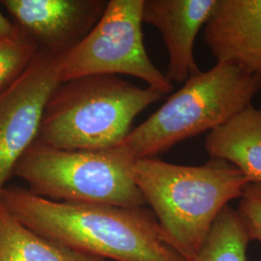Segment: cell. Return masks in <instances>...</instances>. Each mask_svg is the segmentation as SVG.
<instances>
[{"instance_id": "1", "label": "cell", "mask_w": 261, "mask_h": 261, "mask_svg": "<svg viewBox=\"0 0 261 261\" xmlns=\"http://www.w3.org/2000/svg\"><path fill=\"white\" fill-rule=\"evenodd\" d=\"M0 203L31 230L79 251L114 261H187L145 206L60 202L5 187Z\"/></svg>"}, {"instance_id": "2", "label": "cell", "mask_w": 261, "mask_h": 261, "mask_svg": "<svg viewBox=\"0 0 261 261\" xmlns=\"http://www.w3.org/2000/svg\"><path fill=\"white\" fill-rule=\"evenodd\" d=\"M133 172L168 242L187 261H195L218 215L251 183L233 165L219 159L202 166L140 159Z\"/></svg>"}, {"instance_id": "3", "label": "cell", "mask_w": 261, "mask_h": 261, "mask_svg": "<svg viewBox=\"0 0 261 261\" xmlns=\"http://www.w3.org/2000/svg\"><path fill=\"white\" fill-rule=\"evenodd\" d=\"M164 96L117 75L69 81L47 100L36 140L56 149L114 148L128 136L140 112Z\"/></svg>"}, {"instance_id": "4", "label": "cell", "mask_w": 261, "mask_h": 261, "mask_svg": "<svg viewBox=\"0 0 261 261\" xmlns=\"http://www.w3.org/2000/svg\"><path fill=\"white\" fill-rule=\"evenodd\" d=\"M261 75L227 62L191 75L177 92L119 145L135 161L156 158L180 143L211 132L252 105Z\"/></svg>"}, {"instance_id": "5", "label": "cell", "mask_w": 261, "mask_h": 261, "mask_svg": "<svg viewBox=\"0 0 261 261\" xmlns=\"http://www.w3.org/2000/svg\"><path fill=\"white\" fill-rule=\"evenodd\" d=\"M135 162L119 145L63 150L35 140L19 159L14 176L23 179L31 194L49 200L135 208L146 205L135 182Z\"/></svg>"}, {"instance_id": "6", "label": "cell", "mask_w": 261, "mask_h": 261, "mask_svg": "<svg viewBox=\"0 0 261 261\" xmlns=\"http://www.w3.org/2000/svg\"><path fill=\"white\" fill-rule=\"evenodd\" d=\"M144 0H109L102 17L85 37L56 56L60 84L99 75H127L164 95L173 90L147 55L142 33Z\"/></svg>"}, {"instance_id": "7", "label": "cell", "mask_w": 261, "mask_h": 261, "mask_svg": "<svg viewBox=\"0 0 261 261\" xmlns=\"http://www.w3.org/2000/svg\"><path fill=\"white\" fill-rule=\"evenodd\" d=\"M56 56L39 50L24 74L0 95V193L37 139L46 103L60 85Z\"/></svg>"}, {"instance_id": "8", "label": "cell", "mask_w": 261, "mask_h": 261, "mask_svg": "<svg viewBox=\"0 0 261 261\" xmlns=\"http://www.w3.org/2000/svg\"><path fill=\"white\" fill-rule=\"evenodd\" d=\"M107 3L103 0H2L0 6L39 50L60 56L91 31Z\"/></svg>"}, {"instance_id": "9", "label": "cell", "mask_w": 261, "mask_h": 261, "mask_svg": "<svg viewBox=\"0 0 261 261\" xmlns=\"http://www.w3.org/2000/svg\"><path fill=\"white\" fill-rule=\"evenodd\" d=\"M218 0H144L143 22L157 28L168 54L167 77L185 83L201 70L194 47L196 36L214 14Z\"/></svg>"}, {"instance_id": "10", "label": "cell", "mask_w": 261, "mask_h": 261, "mask_svg": "<svg viewBox=\"0 0 261 261\" xmlns=\"http://www.w3.org/2000/svg\"><path fill=\"white\" fill-rule=\"evenodd\" d=\"M203 40L217 62L261 75V0H218Z\"/></svg>"}, {"instance_id": "11", "label": "cell", "mask_w": 261, "mask_h": 261, "mask_svg": "<svg viewBox=\"0 0 261 261\" xmlns=\"http://www.w3.org/2000/svg\"><path fill=\"white\" fill-rule=\"evenodd\" d=\"M205 150L210 158L233 165L251 183H261V108L251 105L211 130Z\"/></svg>"}, {"instance_id": "12", "label": "cell", "mask_w": 261, "mask_h": 261, "mask_svg": "<svg viewBox=\"0 0 261 261\" xmlns=\"http://www.w3.org/2000/svg\"><path fill=\"white\" fill-rule=\"evenodd\" d=\"M0 261H107L37 233L0 203Z\"/></svg>"}, {"instance_id": "13", "label": "cell", "mask_w": 261, "mask_h": 261, "mask_svg": "<svg viewBox=\"0 0 261 261\" xmlns=\"http://www.w3.org/2000/svg\"><path fill=\"white\" fill-rule=\"evenodd\" d=\"M249 242L237 210L225 206L216 218L195 261H247Z\"/></svg>"}, {"instance_id": "14", "label": "cell", "mask_w": 261, "mask_h": 261, "mask_svg": "<svg viewBox=\"0 0 261 261\" xmlns=\"http://www.w3.org/2000/svg\"><path fill=\"white\" fill-rule=\"evenodd\" d=\"M38 51L37 46L22 34L18 39L0 42V95L24 74Z\"/></svg>"}, {"instance_id": "15", "label": "cell", "mask_w": 261, "mask_h": 261, "mask_svg": "<svg viewBox=\"0 0 261 261\" xmlns=\"http://www.w3.org/2000/svg\"><path fill=\"white\" fill-rule=\"evenodd\" d=\"M237 212L250 241L261 244V183H250L245 188Z\"/></svg>"}, {"instance_id": "16", "label": "cell", "mask_w": 261, "mask_h": 261, "mask_svg": "<svg viewBox=\"0 0 261 261\" xmlns=\"http://www.w3.org/2000/svg\"><path fill=\"white\" fill-rule=\"evenodd\" d=\"M21 36L19 28L12 19L4 16L0 8V42L15 40Z\"/></svg>"}]
</instances>
